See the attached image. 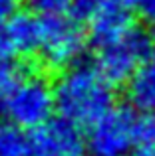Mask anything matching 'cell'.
Masks as SVG:
<instances>
[{
  "mask_svg": "<svg viewBox=\"0 0 155 156\" xmlns=\"http://www.w3.org/2000/svg\"><path fill=\"white\" fill-rule=\"evenodd\" d=\"M135 125L137 117L133 115V107H113L89 126L85 136L89 156H125L131 152Z\"/></svg>",
  "mask_w": 155,
  "mask_h": 156,
  "instance_id": "obj_5",
  "label": "cell"
},
{
  "mask_svg": "<svg viewBox=\"0 0 155 156\" xmlns=\"http://www.w3.org/2000/svg\"><path fill=\"white\" fill-rule=\"evenodd\" d=\"M16 0H0V26L16 14Z\"/></svg>",
  "mask_w": 155,
  "mask_h": 156,
  "instance_id": "obj_17",
  "label": "cell"
},
{
  "mask_svg": "<svg viewBox=\"0 0 155 156\" xmlns=\"http://www.w3.org/2000/svg\"><path fill=\"white\" fill-rule=\"evenodd\" d=\"M96 6H97V0H74L70 8V16L76 18L78 22H88L92 18Z\"/></svg>",
  "mask_w": 155,
  "mask_h": 156,
  "instance_id": "obj_14",
  "label": "cell"
},
{
  "mask_svg": "<svg viewBox=\"0 0 155 156\" xmlns=\"http://www.w3.org/2000/svg\"><path fill=\"white\" fill-rule=\"evenodd\" d=\"M14 53L20 57L36 55L42 46L44 18L36 12H16L4 26Z\"/></svg>",
  "mask_w": 155,
  "mask_h": 156,
  "instance_id": "obj_8",
  "label": "cell"
},
{
  "mask_svg": "<svg viewBox=\"0 0 155 156\" xmlns=\"http://www.w3.org/2000/svg\"><path fill=\"white\" fill-rule=\"evenodd\" d=\"M22 71L24 69H20L18 65H14L10 59L0 61V95H4V93L16 83V79L22 75Z\"/></svg>",
  "mask_w": 155,
  "mask_h": 156,
  "instance_id": "obj_13",
  "label": "cell"
},
{
  "mask_svg": "<svg viewBox=\"0 0 155 156\" xmlns=\"http://www.w3.org/2000/svg\"><path fill=\"white\" fill-rule=\"evenodd\" d=\"M127 101L141 113H155V48L127 81Z\"/></svg>",
  "mask_w": 155,
  "mask_h": 156,
  "instance_id": "obj_9",
  "label": "cell"
},
{
  "mask_svg": "<svg viewBox=\"0 0 155 156\" xmlns=\"http://www.w3.org/2000/svg\"><path fill=\"white\" fill-rule=\"evenodd\" d=\"M12 55H16V53H14L12 44H10V38H8L6 30H4V28H0V61L12 59Z\"/></svg>",
  "mask_w": 155,
  "mask_h": 156,
  "instance_id": "obj_16",
  "label": "cell"
},
{
  "mask_svg": "<svg viewBox=\"0 0 155 156\" xmlns=\"http://www.w3.org/2000/svg\"><path fill=\"white\" fill-rule=\"evenodd\" d=\"M149 26H151V36H153V40H155V20L149 24Z\"/></svg>",
  "mask_w": 155,
  "mask_h": 156,
  "instance_id": "obj_18",
  "label": "cell"
},
{
  "mask_svg": "<svg viewBox=\"0 0 155 156\" xmlns=\"http://www.w3.org/2000/svg\"><path fill=\"white\" fill-rule=\"evenodd\" d=\"M88 152L80 126L66 119H52L30 134L28 156H84Z\"/></svg>",
  "mask_w": 155,
  "mask_h": 156,
  "instance_id": "obj_6",
  "label": "cell"
},
{
  "mask_svg": "<svg viewBox=\"0 0 155 156\" xmlns=\"http://www.w3.org/2000/svg\"><path fill=\"white\" fill-rule=\"evenodd\" d=\"M72 2H74V0H28L32 12H36V14L42 16V18L66 14V12H70Z\"/></svg>",
  "mask_w": 155,
  "mask_h": 156,
  "instance_id": "obj_12",
  "label": "cell"
},
{
  "mask_svg": "<svg viewBox=\"0 0 155 156\" xmlns=\"http://www.w3.org/2000/svg\"><path fill=\"white\" fill-rule=\"evenodd\" d=\"M153 51V36L141 28H133L131 32L119 38L117 42L100 48L96 55V67L112 81L113 85H123L131 79L145 57Z\"/></svg>",
  "mask_w": 155,
  "mask_h": 156,
  "instance_id": "obj_4",
  "label": "cell"
},
{
  "mask_svg": "<svg viewBox=\"0 0 155 156\" xmlns=\"http://www.w3.org/2000/svg\"><path fill=\"white\" fill-rule=\"evenodd\" d=\"M85 42L81 22L66 14L48 16L44 18V36L38 55L48 69L66 71L80 63Z\"/></svg>",
  "mask_w": 155,
  "mask_h": 156,
  "instance_id": "obj_3",
  "label": "cell"
},
{
  "mask_svg": "<svg viewBox=\"0 0 155 156\" xmlns=\"http://www.w3.org/2000/svg\"><path fill=\"white\" fill-rule=\"evenodd\" d=\"M56 111L54 85L36 71H22L16 83L0 95V113L8 122L24 130H34L52 121Z\"/></svg>",
  "mask_w": 155,
  "mask_h": 156,
  "instance_id": "obj_2",
  "label": "cell"
},
{
  "mask_svg": "<svg viewBox=\"0 0 155 156\" xmlns=\"http://www.w3.org/2000/svg\"><path fill=\"white\" fill-rule=\"evenodd\" d=\"M133 156H155V113H143L137 117Z\"/></svg>",
  "mask_w": 155,
  "mask_h": 156,
  "instance_id": "obj_11",
  "label": "cell"
},
{
  "mask_svg": "<svg viewBox=\"0 0 155 156\" xmlns=\"http://www.w3.org/2000/svg\"><path fill=\"white\" fill-rule=\"evenodd\" d=\"M28 152L30 134L12 122L0 125V156H28Z\"/></svg>",
  "mask_w": 155,
  "mask_h": 156,
  "instance_id": "obj_10",
  "label": "cell"
},
{
  "mask_svg": "<svg viewBox=\"0 0 155 156\" xmlns=\"http://www.w3.org/2000/svg\"><path fill=\"white\" fill-rule=\"evenodd\" d=\"M133 12L131 0H97L96 10L88 20V36L96 50L117 42L135 28Z\"/></svg>",
  "mask_w": 155,
  "mask_h": 156,
  "instance_id": "obj_7",
  "label": "cell"
},
{
  "mask_svg": "<svg viewBox=\"0 0 155 156\" xmlns=\"http://www.w3.org/2000/svg\"><path fill=\"white\" fill-rule=\"evenodd\" d=\"M131 4H133V10L143 20H147L149 24L155 20V0H131Z\"/></svg>",
  "mask_w": 155,
  "mask_h": 156,
  "instance_id": "obj_15",
  "label": "cell"
},
{
  "mask_svg": "<svg viewBox=\"0 0 155 156\" xmlns=\"http://www.w3.org/2000/svg\"><path fill=\"white\" fill-rule=\"evenodd\" d=\"M56 111L78 126H92L115 107L113 83L96 65L78 63L54 83Z\"/></svg>",
  "mask_w": 155,
  "mask_h": 156,
  "instance_id": "obj_1",
  "label": "cell"
}]
</instances>
